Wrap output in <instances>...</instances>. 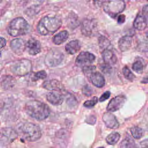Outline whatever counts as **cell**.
<instances>
[{"mask_svg":"<svg viewBox=\"0 0 148 148\" xmlns=\"http://www.w3.org/2000/svg\"><path fill=\"white\" fill-rule=\"evenodd\" d=\"M32 69V64L29 60L22 59L15 61L10 66V71L16 75L23 76L28 74Z\"/></svg>","mask_w":148,"mask_h":148,"instance_id":"cell-6","label":"cell"},{"mask_svg":"<svg viewBox=\"0 0 148 148\" xmlns=\"http://www.w3.org/2000/svg\"><path fill=\"white\" fill-rule=\"evenodd\" d=\"M132 69L138 73H141L143 71L144 65L140 60H136L132 64Z\"/></svg>","mask_w":148,"mask_h":148,"instance_id":"cell-28","label":"cell"},{"mask_svg":"<svg viewBox=\"0 0 148 148\" xmlns=\"http://www.w3.org/2000/svg\"><path fill=\"white\" fill-rule=\"evenodd\" d=\"M95 67L94 66L89 65V66L83 67V71L85 75H88V76H89L92 72L95 71Z\"/></svg>","mask_w":148,"mask_h":148,"instance_id":"cell-32","label":"cell"},{"mask_svg":"<svg viewBox=\"0 0 148 148\" xmlns=\"http://www.w3.org/2000/svg\"><path fill=\"white\" fill-rule=\"evenodd\" d=\"M46 76H47V74L45 71H40L37 72L34 75V76L32 77V80L36 81L39 79H45Z\"/></svg>","mask_w":148,"mask_h":148,"instance_id":"cell-30","label":"cell"},{"mask_svg":"<svg viewBox=\"0 0 148 148\" xmlns=\"http://www.w3.org/2000/svg\"><path fill=\"white\" fill-rule=\"evenodd\" d=\"M123 73L125 78L130 81L134 80V79L135 77V75L132 73V72L130 71V69L127 66H125L123 68Z\"/></svg>","mask_w":148,"mask_h":148,"instance_id":"cell-29","label":"cell"},{"mask_svg":"<svg viewBox=\"0 0 148 148\" xmlns=\"http://www.w3.org/2000/svg\"><path fill=\"white\" fill-rule=\"evenodd\" d=\"M69 34L67 31L63 30L56 34L53 38V42L56 45H60L65 42L68 38Z\"/></svg>","mask_w":148,"mask_h":148,"instance_id":"cell-22","label":"cell"},{"mask_svg":"<svg viewBox=\"0 0 148 148\" xmlns=\"http://www.w3.org/2000/svg\"><path fill=\"white\" fill-rule=\"evenodd\" d=\"M63 53L58 49H53L49 50L45 58V63L49 66L58 65L64 59Z\"/></svg>","mask_w":148,"mask_h":148,"instance_id":"cell-7","label":"cell"},{"mask_svg":"<svg viewBox=\"0 0 148 148\" xmlns=\"http://www.w3.org/2000/svg\"><path fill=\"white\" fill-rule=\"evenodd\" d=\"M120 148H136V145L130 136L124 138L120 144Z\"/></svg>","mask_w":148,"mask_h":148,"instance_id":"cell-24","label":"cell"},{"mask_svg":"<svg viewBox=\"0 0 148 148\" xmlns=\"http://www.w3.org/2000/svg\"><path fill=\"white\" fill-rule=\"evenodd\" d=\"M98 29L97 21L95 18H85L81 25V31L86 36H91L97 32Z\"/></svg>","mask_w":148,"mask_h":148,"instance_id":"cell-8","label":"cell"},{"mask_svg":"<svg viewBox=\"0 0 148 148\" xmlns=\"http://www.w3.org/2000/svg\"><path fill=\"white\" fill-rule=\"evenodd\" d=\"M110 95V91H105V92L101 96V97L99 98V100L100 102H103V101H105V100L108 99L109 98Z\"/></svg>","mask_w":148,"mask_h":148,"instance_id":"cell-34","label":"cell"},{"mask_svg":"<svg viewBox=\"0 0 148 148\" xmlns=\"http://www.w3.org/2000/svg\"><path fill=\"white\" fill-rule=\"evenodd\" d=\"M142 83H143V84H145V83H148V74L145 76V77H143V79L141 80L140 82Z\"/></svg>","mask_w":148,"mask_h":148,"instance_id":"cell-39","label":"cell"},{"mask_svg":"<svg viewBox=\"0 0 148 148\" xmlns=\"http://www.w3.org/2000/svg\"><path fill=\"white\" fill-rule=\"evenodd\" d=\"M92 92V90L89 86L86 85L83 87V93L86 96L91 95Z\"/></svg>","mask_w":148,"mask_h":148,"instance_id":"cell-33","label":"cell"},{"mask_svg":"<svg viewBox=\"0 0 148 148\" xmlns=\"http://www.w3.org/2000/svg\"><path fill=\"white\" fill-rule=\"evenodd\" d=\"M143 15L148 20V4L145 5L142 9Z\"/></svg>","mask_w":148,"mask_h":148,"instance_id":"cell-35","label":"cell"},{"mask_svg":"<svg viewBox=\"0 0 148 148\" xmlns=\"http://www.w3.org/2000/svg\"><path fill=\"white\" fill-rule=\"evenodd\" d=\"M10 47L16 54L20 55L26 48V43L21 38H16L10 42Z\"/></svg>","mask_w":148,"mask_h":148,"instance_id":"cell-14","label":"cell"},{"mask_svg":"<svg viewBox=\"0 0 148 148\" xmlns=\"http://www.w3.org/2000/svg\"><path fill=\"white\" fill-rule=\"evenodd\" d=\"M62 21L57 16H46L40 19L36 27L37 31L42 35L53 34L61 26Z\"/></svg>","mask_w":148,"mask_h":148,"instance_id":"cell-2","label":"cell"},{"mask_svg":"<svg viewBox=\"0 0 148 148\" xmlns=\"http://www.w3.org/2000/svg\"><path fill=\"white\" fill-rule=\"evenodd\" d=\"M120 138V135L119 132H113L108 135L106 138V141L109 145H114L119 141Z\"/></svg>","mask_w":148,"mask_h":148,"instance_id":"cell-26","label":"cell"},{"mask_svg":"<svg viewBox=\"0 0 148 148\" xmlns=\"http://www.w3.org/2000/svg\"><path fill=\"white\" fill-rule=\"evenodd\" d=\"M30 26L27 21L22 17H17L12 20L8 27V34L14 37L25 35L28 33Z\"/></svg>","mask_w":148,"mask_h":148,"instance_id":"cell-4","label":"cell"},{"mask_svg":"<svg viewBox=\"0 0 148 148\" xmlns=\"http://www.w3.org/2000/svg\"><path fill=\"white\" fill-rule=\"evenodd\" d=\"M98 148H103V147H98Z\"/></svg>","mask_w":148,"mask_h":148,"instance_id":"cell-41","label":"cell"},{"mask_svg":"<svg viewBox=\"0 0 148 148\" xmlns=\"http://www.w3.org/2000/svg\"><path fill=\"white\" fill-rule=\"evenodd\" d=\"M17 132L13 128L10 127L3 128L1 130V143H2L3 142H4V143H9L12 142L17 137Z\"/></svg>","mask_w":148,"mask_h":148,"instance_id":"cell-11","label":"cell"},{"mask_svg":"<svg viewBox=\"0 0 148 148\" xmlns=\"http://www.w3.org/2000/svg\"><path fill=\"white\" fill-rule=\"evenodd\" d=\"M6 45V40L3 38L1 37V49H2Z\"/></svg>","mask_w":148,"mask_h":148,"instance_id":"cell-38","label":"cell"},{"mask_svg":"<svg viewBox=\"0 0 148 148\" xmlns=\"http://www.w3.org/2000/svg\"><path fill=\"white\" fill-rule=\"evenodd\" d=\"M98 102V98L97 97H94L86 101L84 103L83 106L86 108H92Z\"/></svg>","mask_w":148,"mask_h":148,"instance_id":"cell-31","label":"cell"},{"mask_svg":"<svg viewBox=\"0 0 148 148\" xmlns=\"http://www.w3.org/2000/svg\"><path fill=\"white\" fill-rule=\"evenodd\" d=\"M42 86L47 90H51L53 91L55 90L60 91L64 89L62 84L59 81L56 79H51L45 81L43 83Z\"/></svg>","mask_w":148,"mask_h":148,"instance_id":"cell-17","label":"cell"},{"mask_svg":"<svg viewBox=\"0 0 148 148\" xmlns=\"http://www.w3.org/2000/svg\"><path fill=\"white\" fill-rule=\"evenodd\" d=\"M24 109L28 115L39 121L47 118L50 113V108L46 104L36 100L27 102Z\"/></svg>","mask_w":148,"mask_h":148,"instance_id":"cell-1","label":"cell"},{"mask_svg":"<svg viewBox=\"0 0 148 148\" xmlns=\"http://www.w3.org/2000/svg\"><path fill=\"white\" fill-rule=\"evenodd\" d=\"M125 16L123 14H120L119 17H118V19H117V22L119 24H122L125 21Z\"/></svg>","mask_w":148,"mask_h":148,"instance_id":"cell-37","label":"cell"},{"mask_svg":"<svg viewBox=\"0 0 148 148\" xmlns=\"http://www.w3.org/2000/svg\"><path fill=\"white\" fill-rule=\"evenodd\" d=\"M102 120L106 126L109 128L116 129L119 127V123L116 117L111 113L105 112L102 116Z\"/></svg>","mask_w":148,"mask_h":148,"instance_id":"cell-13","label":"cell"},{"mask_svg":"<svg viewBox=\"0 0 148 148\" xmlns=\"http://www.w3.org/2000/svg\"><path fill=\"white\" fill-rule=\"evenodd\" d=\"M102 56L105 64L110 66L115 64L117 62V58L116 56L110 49H107L103 51L102 53Z\"/></svg>","mask_w":148,"mask_h":148,"instance_id":"cell-18","label":"cell"},{"mask_svg":"<svg viewBox=\"0 0 148 148\" xmlns=\"http://www.w3.org/2000/svg\"><path fill=\"white\" fill-rule=\"evenodd\" d=\"M146 38L148 39V31L146 32Z\"/></svg>","mask_w":148,"mask_h":148,"instance_id":"cell-40","label":"cell"},{"mask_svg":"<svg viewBox=\"0 0 148 148\" xmlns=\"http://www.w3.org/2000/svg\"><path fill=\"white\" fill-rule=\"evenodd\" d=\"M26 48L29 54L35 56L40 52L41 45L39 40L31 38L26 42Z\"/></svg>","mask_w":148,"mask_h":148,"instance_id":"cell-12","label":"cell"},{"mask_svg":"<svg viewBox=\"0 0 148 148\" xmlns=\"http://www.w3.org/2000/svg\"><path fill=\"white\" fill-rule=\"evenodd\" d=\"M17 133L24 139L32 142L38 140L42 136L39 127L29 122L21 123L17 126Z\"/></svg>","mask_w":148,"mask_h":148,"instance_id":"cell-3","label":"cell"},{"mask_svg":"<svg viewBox=\"0 0 148 148\" xmlns=\"http://www.w3.org/2000/svg\"><path fill=\"white\" fill-rule=\"evenodd\" d=\"M46 99L53 105H59L62 103L64 98L61 94L54 91L46 94Z\"/></svg>","mask_w":148,"mask_h":148,"instance_id":"cell-16","label":"cell"},{"mask_svg":"<svg viewBox=\"0 0 148 148\" xmlns=\"http://www.w3.org/2000/svg\"><path fill=\"white\" fill-rule=\"evenodd\" d=\"M130 131H131L132 136L135 139H140L145 134L144 130L138 126H135L132 127Z\"/></svg>","mask_w":148,"mask_h":148,"instance_id":"cell-27","label":"cell"},{"mask_svg":"<svg viewBox=\"0 0 148 148\" xmlns=\"http://www.w3.org/2000/svg\"><path fill=\"white\" fill-rule=\"evenodd\" d=\"M80 49V44L79 40H73L68 42L65 46V50L69 54H74Z\"/></svg>","mask_w":148,"mask_h":148,"instance_id":"cell-21","label":"cell"},{"mask_svg":"<svg viewBox=\"0 0 148 148\" xmlns=\"http://www.w3.org/2000/svg\"><path fill=\"white\" fill-rule=\"evenodd\" d=\"M126 97L123 95H117L112 98L109 102L106 109L109 112H116L123 107L126 101Z\"/></svg>","mask_w":148,"mask_h":148,"instance_id":"cell-10","label":"cell"},{"mask_svg":"<svg viewBox=\"0 0 148 148\" xmlns=\"http://www.w3.org/2000/svg\"><path fill=\"white\" fill-rule=\"evenodd\" d=\"M88 77L91 83L95 87L101 88L105 85V79L99 72L94 71Z\"/></svg>","mask_w":148,"mask_h":148,"instance_id":"cell-15","label":"cell"},{"mask_svg":"<svg viewBox=\"0 0 148 148\" xmlns=\"http://www.w3.org/2000/svg\"><path fill=\"white\" fill-rule=\"evenodd\" d=\"M98 44L100 49L103 51L109 49L110 42L109 40L104 36H100L98 38Z\"/></svg>","mask_w":148,"mask_h":148,"instance_id":"cell-25","label":"cell"},{"mask_svg":"<svg viewBox=\"0 0 148 148\" xmlns=\"http://www.w3.org/2000/svg\"><path fill=\"white\" fill-rule=\"evenodd\" d=\"M147 25L146 18L143 14H138L134 21V27L135 29L139 31L144 30Z\"/></svg>","mask_w":148,"mask_h":148,"instance_id":"cell-19","label":"cell"},{"mask_svg":"<svg viewBox=\"0 0 148 148\" xmlns=\"http://www.w3.org/2000/svg\"><path fill=\"white\" fill-rule=\"evenodd\" d=\"M103 10L112 18L121 13L125 7V2L123 1H108L102 2Z\"/></svg>","mask_w":148,"mask_h":148,"instance_id":"cell-5","label":"cell"},{"mask_svg":"<svg viewBox=\"0 0 148 148\" xmlns=\"http://www.w3.org/2000/svg\"><path fill=\"white\" fill-rule=\"evenodd\" d=\"M101 70L105 72V73H108L110 69H111V67L110 65L105 64L104 65H102V66H101Z\"/></svg>","mask_w":148,"mask_h":148,"instance_id":"cell-36","label":"cell"},{"mask_svg":"<svg viewBox=\"0 0 148 148\" xmlns=\"http://www.w3.org/2000/svg\"><path fill=\"white\" fill-rule=\"evenodd\" d=\"M95 57L94 55L88 51H82L80 53L76 59V64L79 66L84 67L90 65L94 62Z\"/></svg>","mask_w":148,"mask_h":148,"instance_id":"cell-9","label":"cell"},{"mask_svg":"<svg viewBox=\"0 0 148 148\" xmlns=\"http://www.w3.org/2000/svg\"><path fill=\"white\" fill-rule=\"evenodd\" d=\"M132 45V37L130 36H124L121 37L119 42L118 46L121 51H125L130 49Z\"/></svg>","mask_w":148,"mask_h":148,"instance_id":"cell-20","label":"cell"},{"mask_svg":"<svg viewBox=\"0 0 148 148\" xmlns=\"http://www.w3.org/2000/svg\"><path fill=\"white\" fill-rule=\"evenodd\" d=\"M15 83L14 78L10 75H5L1 78V87L5 90L9 89L14 86Z\"/></svg>","mask_w":148,"mask_h":148,"instance_id":"cell-23","label":"cell"}]
</instances>
